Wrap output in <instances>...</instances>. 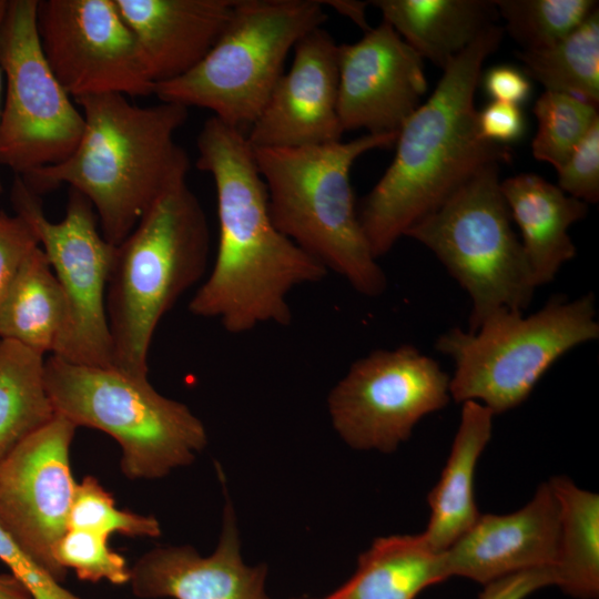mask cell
<instances>
[{
  "label": "cell",
  "instance_id": "41",
  "mask_svg": "<svg viewBox=\"0 0 599 599\" xmlns=\"http://www.w3.org/2000/svg\"><path fill=\"white\" fill-rule=\"evenodd\" d=\"M6 4H7V0H0V19L2 17V14H3Z\"/></svg>",
  "mask_w": 599,
  "mask_h": 599
},
{
  "label": "cell",
  "instance_id": "9",
  "mask_svg": "<svg viewBox=\"0 0 599 599\" xmlns=\"http://www.w3.org/2000/svg\"><path fill=\"white\" fill-rule=\"evenodd\" d=\"M498 169L481 167L405 233L429 248L468 293V332L500 308L522 312L537 288L511 227Z\"/></svg>",
  "mask_w": 599,
  "mask_h": 599
},
{
  "label": "cell",
  "instance_id": "40",
  "mask_svg": "<svg viewBox=\"0 0 599 599\" xmlns=\"http://www.w3.org/2000/svg\"><path fill=\"white\" fill-rule=\"evenodd\" d=\"M1 19H2V17H1ZM1 19H0V23H1ZM2 90H3V75H2V72H1V69H0V114H1V105H2ZM1 192H2V182H1V179H0V193Z\"/></svg>",
  "mask_w": 599,
  "mask_h": 599
},
{
  "label": "cell",
  "instance_id": "36",
  "mask_svg": "<svg viewBox=\"0 0 599 599\" xmlns=\"http://www.w3.org/2000/svg\"><path fill=\"white\" fill-rule=\"evenodd\" d=\"M554 585L552 568L532 569L485 585L479 599H525L535 591Z\"/></svg>",
  "mask_w": 599,
  "mask_h": 599
},
{
  "label": "cell",
  "instance_id": "22",
  "mask_svg": "<svg viewBox=\"0 0 599 599\" xmlns=\"http://www.w3.org/2000/svg\"><path fill=\"white\" fill-rule=\"evenodd\" d=\"M383 20L443 70L499 17L488 0H376Z\"/></svg>",
  "mask_w": 599,
  "mask_h": 599
},
{
  "label": "cell",
  "instance_id": "37",
  "mask_svg": "<svg viewBox=\"0 0 599 599\" xmlns=\"http://www.w3.org/2000/svg\"><path fill=\"white\" fill-rule=\"evenodd\" d=\"M486 92L494 101L518 105L528 99L530 81L520 70L511 65H495L484 77Z\"/></svg>",
  "mask_w": 599,
  "mask_h": 599
},
{
  "label": "cell",
  "instance_id": "20",
  "mask_svg": "<svg viewBox=\"0 0 599 599\" xmlns=\"http://www.w3.org/2000/svg\"><path fill=\"white\" fill-rule=\"evenodd\" d=\"M511 219L536 287L554 281L561 266L576 256L568 229L587 214V204L566 194L534 173H520L500 182Z\"/></svg>",
  "mask_w": 599,
  "mask_h": 599
},
{
  "label": "cell",
  "instance_id": "35",
  "mask_svg": "<svg viewBox=\"0 0 599 599\" xmlns=\"http://www.w3.org/2000/svg\"><path fill=\"white\" fill-rule=\"evenodd\" d=\"M477 124L483 139L499 144L514 142L525 132L519 106L499 101H493L477 112Z\"/></svg>",
  "mask_w": 599,
  "mask_h": 599
},
{
  "label": "cell",
  "instance_id": "16",
  "mask_svg": "<svg viewBox=\"0 0 599 599\" xmlns=\"http://www.w3.org/2000/svg\"><path fill=\"white\" fill-rule=\"evenodd\" d=\"M337 47L322 27L294 47L265 106L246 131L252 148H296L341 141Z\"/></svg>",
  "mask_w": 599,
  "mask_h": 599
},
{
  "label": "cell",
  "instance_id": "33",
  "mask_svg": "<svg viewBox=\"0 0 599 599\" xmlns=\"http://www.w3.org/2000/svg\"><path fill=\"white\" fill-rule=\"evenodd\" d=\"M0 561L24 585L33 599H83L40 566L1 525Z\"/></svg>",
  "mask_w": 599,
  "mask_h": 599
},
{
  "label": "cell",
  "instance_id": "21",
  "mask_svg": "<svg viewBox=\"0 0 599 599\" xmlns=\"http://www.w3.org/2000/svg\"><path fill=\"white\" fill-rule=\"evenodd\" d=\"M460 422L439 480L428 494L430 517L424 532L436 551L448 549L479 517L476 466L491 438L494 413L474 400L461 403Z\"/></svg>",
  "mask_w": 599,
  "mask_h": 599
},
{
  "label": "cell",
  "instance_id": "13",
  "mask_svg": "<svg viewBox=\"0 0 599 599\" xmlns=\"http://www.w3.org/2000/svg\"><path fill=\"white\" fill-rule=\"evenodd\" d=\"M37 28L51 70L73 100L153 94L138 40L115 0H40Z\"/></svg>",
  "mask_w": 599,
  "mask_h": 599
},
{
  "label": "cell",
  "instance_id": "31",
  "mask_svg": "<svg viewBox=\"0 0 599 599\" xmlns=\"http://www.w3.org/2000/svg\"><path fill=\"white\" fill-rule=\"evenodd\" d=\"M55 561L64 570H73L83 581L105 580L115 586L128 585L130 566L109 546V537L85 529H67L53 549Z\"/></svg>",
  "mask_w": 599,
  "mask_h": 599
},
{
  "label": "cell",
  "instance_id": "10",
  "mask_svg": "<svg viewBox=\"0 0 599 599\" xmlns=\"http://www.w3.org/2000/svg\"><path fill=\"white\" fill-rule=\"evenodd\" d=\"M38 2L7 0L0 23V165L19 176L68 159L84 130L82 112L42 51Z\"/></svg>",
  "mask_w": 599,
  "mask_h": 599
},
{
  "label": "cell",
  "instance_id": "30",
  "mask_svg": "<svg viewBox=\"0 0 599 599\" xmlns=\"http://www.w3.org/2000/svg\"><path fill=\"white\" fill-rule=\"evenodd\" d=\"M68 529H85L109 538L113 534L158 538L162 534L160 521L154 516L116 508L112 494L92 475L77 481Z\"/></svg>",
  "mask_w": 599,
  "mask_h": 599
},
{
  "label": "cell",
  "instance_id": "39",
  "mask_svg": "<svg viewBox=\"0 0 599 599\" xmlns=\"http://www.w3.org/2000/svg\"><path fill=\"white\" fill-rule=\"evenodd\" d=\"M0 599H33V597L11 572H2L0 573Z\"/></svg>",
  "mask_w": 599,
  "mask_h": 599
},
{
  "label": "cell",
  "instance_id": "28",
  "mask_svg": "<svg viewBox=\"0 0 599 599\" xmlns=\"http://www.w3.org/2000/svg\"><path fill=\"white\" fill-rule=\"evenodd\" d=\"M499 17L524 50L549 47L598 10L595 0H496Z\"/></svg>",
  "mask_w": 599,
  "mask_h": 599
},
{
  "label": "cell",
  "instance_id": "26",
  "mask_svg": "<svg viewBox=\"0 0 599 599\" xmlns=\"http://www.w3.org/2000/svg\"><path fill=\"white\" fill-rule=\"evenodd\" d=\"M44 362L43 355L0 339V460L57 415L45 387Z\"/></svg>",
  "mask_w": 599,
  "mask_h": 599
},
{
  "label": "cell",
  "instance_id": "38",
  "mask_svg": "<svg viewBox=\"0 0 599 599\" xmlns=\"http://www.w3.org/2000/svg\"><path fill=\"white\" fill-rule=\"evenodd\" d=\"M322 3L333 8L338 13L347 17L354 23L361 27L364 31H367L370 29V27L367 24L366 16H365V9L367 4H369V2L335 0V1H322Z\"/></svg>",
  "mask_w": 599,
  "mask_h": 599
},
{
  "label": "cell",
  "instance_id": "29",
  "mask_svg": "<svg viewBox=\"0 0 599 599\" xmlns=\"http://www.w3.org/2000/svg\"><path fill=\"white\" fill-rule=\"evenodd\" d=\"M538 131L531 143L532 155L557 171L599 119L597 106L577 97L546 90L536 101Z\"/></svg>",
  "mask_w": 599,
  "mask_h": 599
},
{
  "label": "cell",
  "instance_id": "14",
  "mask_svg": "<svg viewBox=\"0 0 599 599\" xmlns=\"http://www.w3.org/2000/svg\"><path fill=\"white\" fill-rule=\"evenodd\" d=\"M75 430L55 415L0 460V525L60 582L68 571L53 549L68 529L77 486L70 463Z\"/></svg>",
  "mask_w": 599,
  "mask_h": 599
},
{
  "label": "cell",
  "instance_id": "1",
  "mask_svg": "<svg viewBox=\"0 0 599 599\" xmlns=\"http://www.w3.org/2000/svg\"><path fill=\"white\" fill-rule=\"evenodd\" d=\"M196 148V167L215 184L219 243L212 271L189 311L220 321L231 334L262 324L290 325V293L321 282L328 271L273 223L246 132L212 115Z\"/></svg>",
  "mask_w": 599,
  "mask_h": 599
},
{
  "label": "cell",
  "instance_id": "15",
  "mask_svg": "<svg viewBox=\"0 0 599 599\" xmlns=\"http://www.w3.org/2000/svg\"><path fill=\"white\" fill-rule=\"evenodd\" d=\"M337 111L343 131L398 133L427 91L423 58L386 21L338 44Z\"/></svg>",
  "mask_w": 599,
  "mask_h": 599
},
{
  "label": "cell",
  "instance_id": "2",
  "mask_svg": "<svg viewBox=\"0 0 599 599\" xmlns=\"http://www.w3.org/2000/svg\"><path fill=\"white\" fill-rule=\"evenodd\" d=\"M501 38L498 24L477 37L399 129L393 162L357 211L376 260L481 167L511 161L509 148L481 138L475 108L483 64Z\"/></svg>",
  "mask_w": 599,
  "mask_h": 599
},
{
  "label": "cell",
  "instance_id": "17",
  "mask_svg": "<svg viewBox=\"0 0 599 599\" xmlns=\"http://www.w3.org/2000/svg\"><path fill=\"white\" fill-rule=\"evenodd\" d=\"M267 567L247 565L229 497L214 550L201 555L189 545H163L130 567L129 585L141 599H274L266 591Z\"/></svg>",
  "mask_w": 599,
  "mask_h": 599
},
{
  "label": "cell",
  "instance_id": "3",
  "mask_svg": "<svg viewBox=\"0 0 599 599\" xmlns=\"http://www.w3.org/2000/svg\"><path fill=\"white\" fill-rule=\"evenodd\" d=\"M74 102L84 119L75 150L20 177L38 195L63 183L80 192L92 204L103 237L116 246L161 194L186 179L190 160L175 133L189 109L169 102L139 106L119 93Z\"/></svg>",
  "mask_w": 599,
  "mask_h": 599
},
{
  "label": "cell",
  "instance_id": "25",
  "mask_svg": "<svg viewBox=\"0 0 599 599\" xmlns=\"http://www.w3.org/2000/svg\"><path fill=\"white\" fill-rule=\"evenodd\" d=\"M548 481L559 510L554 586L577 599H598L599 496L565 476Z\"/></svg>",
  "mask_w": 599,
  "mask_h": 599
},
{
  "label": "cell",
  "instance_id": "23",
  "mask_svg": "<svg viewBox=\"0 0 599 599\" xmlns=\"http://www.w3.org/2000/svg\"><path fill=\"white\" fill-rule=\"evenodd\" d=\"M448 578L444 551L423 534L392 535L376 538L352 577L325 599H415Z\"/></svg>",
  "mask_w": 599,
  "mask_h": 599
},
{
  "label": "cell",
  "instance_id": "11",
  "mask_svg": "<svg viewBox=\"0 0 599 599\" xmlns=\"http://www.w3.org/2000/svg\"><path fill=\"white\" fill-rule=\"evenodd\" d=\"M11 202L33 230L67 300L68 327L54 356L74 364L112 366L105 294L115 245L103 237L92 204L70 189L63 219L52 222L40 195L18 175Z\"/></svg>",
  "mask_w": 599,
  "mask_h": 599
},
{
  "label": "cell",
  "instance_id": "34",
  "mask_svg": "<svg viewBox=\"0 0 599 599\" xmlns=\"http://www.w3.org/2000/svg\"><path fill=\"white\" fill-rule=\"evenodd\" d=\"M38 245L33 230L22 216L0 211V303L24 257Z\"/></svg>",
  "mask_w": 599,
  "mask_h": 599
},
{
  "label": "cell",
  "instance_id": "12",
  "mask_svg": "<svg viewBox=\"0 0 599 599\" xmlns=\"http://www.w3.org/2000/svg\"><path fill=\"white\" fill-rule=\"evenodd\" d=\"M449 382L439 364L413 345L373 351L331 389L332 425L354 449L393 453L423 417L447 406Z\"/></svg>",
  "mask_w": 599,
  "mask_h": 599
},
{
  "label": "cell",
  "instance_id": "32",
  "mask_svg": "<svg viewBox=\"0 0 599 599\" xmlns=\"http://www.w3.org/2000/svg\"><path fill=\"white\" fill-rule=\"evenodd\" d=\"M558 187L587 203L599 200V119L557 171Z\"/></svg>",
  "mask_w": 599,
  "mask_h": 599
},
{
  "label": "cell",
  "instance_id": "18",
  "mask_svg": "<svg viewBox=\"0 0 599 599\" xmlns=\"http://www.w3.org/2000/svg\"><path fill=\"white\" fill-rule=\"evenodd\" d=\"M559 536L558 504L549 481L520 509L479 515L444 551L447 573L483 586L539 568H552Z\"/></svg>",
  "mask_w": 599,
  "mask_h": 599
},
{
  "label": "cell",
  "instance_id": "24",
  "mask_svg": "<svg viewBox=\"0 0 599 599\" xmlns=\"http://www.w3.org/2000/svg\"><path fill=\"white\" fill-rule=\"evenodd\" d=\"M69 309L63 291L42 248L24 257L0 303V339L41 355H54L64 337Z\"/></svg>",
  "mask_w": 599,
  "mask_h": 599
},
{
  "label": "cell",
  "instance_id": "19",
  "mask_svg": "<svg viewBox=\"0 0 599 599\" xmlns=\"http://www.w3.org/2000/svg\"><path fill=\"white\" fill-rule=\"evenodd\" d=\"M154 83L193 69L226 26L234 0H115Z\"/></svg>",
  "mask_w": 599,
  "mask_h": 599
},
{
  "label": "cell",
  "instance_id": "4",
  "mask_svg": "<svg viewBox=\"0 0 599 599\" xmlns=\"http://www.w3.org/2000/svg\"><path fill=\"white\" fill-rule=\"evenodd\" d=\"M397 134L366 133L348 142L296 148H253L275 226L368 297L380 295L387 278L362 230L349 172L362 154L395 145Z\"/></svg>",
  "mask_w": 599,
  "mask_h": 599
},
{
  "label": "cell",
  "instance_id": "6",
  "mask_svg": "<svg viewBox=\"0 0 599 599\" xmlns=\"http://www.w3.org/2000/svg\"><path fill=\"white\" fill-rule=\"evenodd\" d=\"M44 379L57 415L116 441L128 479L164 478L192 464L207 445L202 420L185 404L160 394L148 376L51 355Z\"/></svg>",
  "mask_w": 599,
  "mask_h": 599
},
{
  "label": "cell",
  "instance_id": "7",
  "mask_svg": "<svg viewBox=\"0 0 599 599\" xmlns=\"http://www.w3.org/2000/svg\"><path fill=\"white\" fill-rule=\"evenodd\" d=\"M596 316L592 293L558 295L529 316L500 308L474 332L450 328L435 344L455 363L450 398L478 402L494 415L519 406L556 361L599 337Z\"/></svg>",
  "mask_w": 599,
  "mask_h": 599
},
{
  "label": "cell",
  "instance_id": "5",
  "mask_svg": "<svg viewBox=\"0 0 599 599\" xmlns=\"http://www.w3.org/2000/svg\"><path fill=\"white\" fill-rule=\"evenodd\" d=\"M210 241L205 212L185 179L161 194L115 246L105 294L113 367L148 376L154 332L204 275Z\"/></svg>",
  "mask_w": 599,
  "mask_h": 599
},
{
  "label": "cell",
  "instance_id": "8",
  "mask_svg": "<svg viewBox=\"0 0 599 599\" xmlns=\"http://www.w3.org/2000/svg\"><path fill=\"white\" fill-rule=\"evenodd\" d=\"M327 19L318 0H234L205 57L185 74L154 85L160 102L210 110L246 132L284 73L297 41Z\"/></svg>",
  "mask_w": 599,
  "mask_h": 599
},
{
  "label": "cell",
  "instance_id": "27",
  "mask_svg": "<svg viewBox=\"0 0 599 599\" xmlns=\"http://www.w3.org/2000/svg\"><path fill=\"white\" fill-rule=\"evenodd\" d=\"M526 73L546 90L567 93L598 106L599 11L560 41L517 52Z\"/></svg>",
  "mask_w": 599,
  "mask_h": 599
}]
</instances>
